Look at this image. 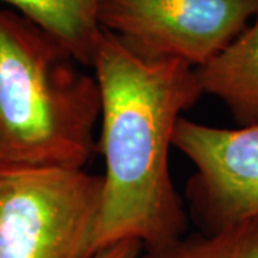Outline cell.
<instances>
[{"instance_id":"obj_6","label":"cell","mask_w":258,"mask_h":258,"mask_svg":"<svg viewBox=\"0 0 258 258\" xmlns=\"http://www.w3.org/2000/svg\"><path fill=\"white\" fill-rule=\"evenodd\" d=\"M252 19L220 55L197 69L203 92L220 99L238 126L258 123V6Z\"/></svg>"},{"instance_id":"obj_7","label":"cell","mask_w":258,"mask_h":258,"mask_svg":"<svg viewBox=\"0 0 258 258\" xmlns=\"http://www.w3.org/2000/svg\"><path fill=\"white\" fill-rule=\"evenodd\" d=\"M57 39L83 66H92L102 36L101 0H0Z\"/></svg>"},{"instance_id":"obj_2","label":"cell","mask_w":258,"mask_h":258,"mask_svg":"<svg viewBox=\"0 0 258 258\" xmlns=\"http://www.w3.org/2000/svg\"><path fill=\"white\" fill-rule=\"evenodd\" d=\"M52 35L0 8V166L85 169L95 157L101 91Z\"/></svg>"},{"instance_id":"obj_8","label":"cell","mask_w":258,"mask_h":258,"mask_svg":"<svg viewBox=\"0 0 258 258\" xmlns=\"http://www.w3.org/2000/svg\"><path fill=\"white\" fill-rule=\"evenodd\" d=\"M141 258H258V217L214 232L185 234Z\"/></svg>"},{"instance_id":"obj_4","label":"cell","mask_w":258,"mask_h":258,"mask_svg":"<svg viewBox=\"0 0 258 258\" xmlns=\"http://www.w3.org/2000/svg\"><path fill=\"white\" fill-rule=\"evenodd\" d=\"M257 6V0H101L98 20L144 60L198 69L240 36Z\"/></svg>"},{"instance_id":"obj_9","label":"cell","mask_w":258,"mask_h":258,"mask_svg":"<svg viewBox=\"0 0 258 258\" xmlns=\"http://www.w3.org/2000/svg\"><path fill=\"white\" fill-rule=\"evenodd\" d=\"M142 245L137 241H125L96 252L92 258H138Z\"/></svg>"},{"instance_id":"obj_3","label":"cell","mask_w":258,"mask_h":258,"mask_svg":"<svg viewBox=\"0 0 258 258\" xmlns=\"http://www.w3.org/2000/svg\"><path fill=\"white\" fill-rule=\"evenodd\" d=\"M103 176L0 166V258H92Z\"/></svg>"},{"instance_id":"obj_5","label":"cell","mask_w":258,"mask_h":258,"mask_svg":"<svg viewBox=\"0 0 258 258\" xmlns=\"http://www.w3.org/2000/svg\"><path fill=\"white\" fill-rule=\"evenodd\" d=\"M172 145L195 168L185 198L201 232L257 218L258 123L217 128L181 118Z\"/></svg>"},{"instance_id":"obj_1","label":"cell","mask_w":258,"mask_h":258,"mask_svg":"<svg viewBox=\"0 0 258 258\" xmlns=\"http://www.w3.org/2000/svg\"><path fill=\"white\" fill-rule=\"evenodd\" d=\"M92 68L102 102L98 147L105 158L93 255L125 241L157 248L186 231L169 151L182 112L204 95L197 69L176 60H144L103 29Z\"/></svg>"}]
</instances>
